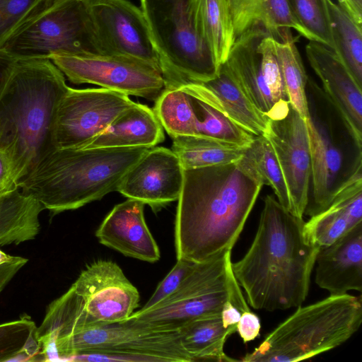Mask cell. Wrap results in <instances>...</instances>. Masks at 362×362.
<instances>
[{
	"label": "cell",
	"mask_w": 362,
	"mask_h": 362,
	"mask_svg": "<svg viewBox=\"0 0 362 362\" xmlns=\"http://www.w3.org/2000/svg\"><path fill=\"white\" fill-rule=\"evenodd\" d=\"M263 186L237 161L184 170L175 221L177 259L202 262L232 250Z\"/></svg>",
	"instance_id": "obj_1"
},
{
	"label": "cell",
	"mask_w": 362,
	"mask_h": 362,
	"mask_svg": "<svg viewBox=\"0 0 362 362\" xmlns=\"http://www.w3.org/2000/svg\"><path fill=\"white\" fill-rule=\"evenodd\" d=\"M263 203L255 238L243 257L232 262L233 272L252 308H298L308 294L320 248L305 238L303 218L270 194Z\"/></svg>",
	"instance_id": "obj_2"
},
{
	"label": "cell",
	"mask_w": 362,
	"mask_h": 362,
	"mask_svg": "<svg viewBox=\"0 0 362 362\" xmlns=\"http://www.w3.org/2000/svg\"><path fill=\"white\" fill-rule=\"evenodd\" d=\"M69 86L48 57H14L0 82V148L20 180L49 151L57 106Z\"/></svg>",
	"instance_id": "obj_3"
},
{
	"label": "cell",
	"mask_w": 362,
	"mask_h": 362,
	"mask_svg": "<svg viewBox=\"0 0 362 362\" xmlns=\"http://www.w3.org/2000/svg\"><path fill=\"white\" fill-rule=\"evenodd\" d=\"M151 148H53L20 180L19 188L52 216L75 210L117 191Z\"/></svg>",
	"instance_id": "obj_4"
},
{
	"label": "cell",
	"mask_w": 362,
	"mask_h": 362,
	"mask_svg": "<svg viewBox=\"0 0 362 362\" xmlns=\"http://www.w3.org/2000/svg\"><path fill=\"white\" fill-rule=\"evenodd\" d=\"M362 322V298L330 295L301 307L267 335L245 362H292L333 349L351 338Z\"/></svg>",
	"instance_id": "obj_5"
},
{
	"label": "cell",
	"mask_w": 362,
	"mask_h": 362,
	"mask_svg": "<svg viewBox=\"0 0 362 362\" xmlns=\"http://www.w3.org/2000/svg\"><path fill=\"white\" fill-rule=\"evenodd\" d=\"M231 251L198 262L173 294L124 321L148 329L178 330L194 320L220 315L227 302L242 313L250 310L233 272Z\"/></svg>",
	"instance_id": "obj_6"
},
{
	"label": "cell",
	"mask_w": 362,
	"mask_h": 362,
	"mask_svg": "<svg viewBox=\"0 0 362 362\" xmlns=\"http://www.w3.org/2000/svg\"><path fill=\"white\" fill-rule=\"evenodd\" d=\"M165 88L215 78L218 66L197 34L189 0H139Z\"/></svg>",
	"instance_id": "obj_7"
},
{
	"label": "cell",
	"mask_w": 362,
	"mask_h": 362,
	"mask_svg": "<svg viewBox=\"0 0 362 362\" xmlns=\"http://www.w3.org/2000/svg\"><path fill=\"white\" fill-rule=\"evenodd\" d=\"M54 346L58 361L101 354L107 361H192L181 345L179 329H153L126 321L86 327L57 339Z\"/></svg>",
	"instance_id": "obj_8"
},
{
	"label": "cell",
	"mask_w": 362,
	"mask_h": 362,
	"mask_svg": "<svg viewBox=\"0 0 362 362\" xmlns=\"http://www.w3.org/2000/svg\"><path fill=\"white\" fill-rule=\"evenodd\" d=\"M5 52L30 57L55 52L100 53L85 4L78 0H46Z\"/></svg>",
	"instance_id": "obj_9"
},
{
	"label": "cell",
	"mask_w": 362,
	"mask_h": 362,
	"mask_svg": "<svg viewBox=\"0 0 362 362\" xmlns=\"http://www.w3.org/2000/svg\"><path fill=\"white\" fill-rule=\"evenodd\" d=\"M48 58L75 84H93L153 101L165 89L161 72L151 64L135 58L67 52H55Z\"/></svg>",
	"instance_id": "obj_10"
},
{
	"label": "cell",
	"mask_w": 362,
	"mask_h": 362,
	"mask_svg": "<svg viewBox=\"0 0 362 362\" xmlns=\"http://www.w3.org/2000/svg\"><path fill=\"white\" fill-rule=\"evenodd\" d=\"M135 103L129 96L106 88L71 87L57 106L52 129L55 148H83Z\"/></svg>",
	"instance_id": "obj_11"
},
{
	"label": "cell",
	"mask_w": 362,
	"mask_h": 362,
	"mask_svg": "<svg viewBox=\"0 0 362 362\" xmlns=\"http://www.w3.org/2000/svg\"><path fill=\"white\" fill-rule=\"evenodd\" d=\"M309 117L305 119L311 159V184L305 214L314 216L332 202L342 185L362 168V158L346 156L345 144L334 133L331 117H324L306 92Z\"/></svg>",
	"instance_id": "obj_12"
},
{
	"label": "cell",
	"mask_w": 362,
	"mask_h": 362,
	"mask_svg": "<svg viewBox=\"0 0 362 362\" xmlns=\"http://www.w3.org/2000/svg\"><path fill=\"white\" fill-rule=\"evenodd\" d=\"M83 1L100 54L135 58L161 72L159 57L140 6L130 0Z\"/></svg>",
	"instance_id": "obj_13"
},
{
	"label": "cell",
	"mask_w": 362,
	"mask_h": 362,
	"mask_svg": "<svg viewBox=\"0 0 362 362\" xmlns=\"http://www.w3.org/2000/svg\"><path fill=\"white\" fill-rule=\"evenodd\" d=\"M263 136L270 143L288 191L290 213L303 218L309 202L311 159L305 119L290 105L282 117L269 118Z\"/></svg>",
	"instance_id": "obj_14"
},
{
	"label": "cell",
	"mask_w": 362,
	"mask_h": 362,
	"mask_svg": "<svg viewBox=\"0 0 362 362\" xmlns=\"http://www.w3.org/2000/svg\"><path fill=\"white\" fill-rule=\"evenodd\" d=\"M71 286L95 325L124 321L139 306L137 288L112 261L98 260L88 265Z\"/></svg>",
	"instance_id": "obj_15"
},
{
	"label": "cell",
	"mask_w": 362,
	"mask_h": 362,
	"mask_svg": "<svg viewBox=\"0 0 362 362\" xmlns=\"http://www.w3.org/2000/svg\"><path fill=\"white\" fill-rule=\"evenodd\" d=\"M183 182L184 169L175 153L165 147L153 146L129 170L117 191L157 212L177 201Z\"/></svg>",
	"instance_id": "obj_16"
},
{
	"label": "cell",
	"mask_w": 362,
	"mask_h": 362,
	"mask_svg": "<svg viewBox=\"0 0 362 362\" xmlns=\"http://www.w3.org/2000/svg\"><path fill=\"white\" fill-rule=\"evenodd\" d=\"M310 66L322 84L355 141L362 145V86L356 81L337 53L315 41L305 47Z\"/></svg>",
	"instance_id": "obj_17"
},
{
	"label": "cell",
	"mask_w": 362,
	"mask_h": 362,
	"mask_svg": "<svg viewBox=\"0 0 362 362\" xmlns=\"http://www.w3.org/2000/svg\"><path fill=\"white\" fill-rule=\"evenodd\" d=\"M267 33L259 25L242 33L236 37L223 64L250 102L269 118L276 119L288 111L290 103L274 100L262 68L258 44Z\"/></svg>",
	"instance_id": "obj_18"
},
{
	"label": "cell",
	"mask_w": 362,
	"mask_h": 362,
	"mask_svg": "<svg viewBox=\"0 0 362 362\" xmlns=\"http://www.w3.org/2000/svg\"><path fill=\"white\" fill-rule=\"evenodd\" d=\"M144 204L127 199L115 205L95 232L99 242L124 256L154 263L159 260V247L150 232L144 214Z\"/></svg>",
	"instance_id": "obj_19"
},
{
	"label": "cell",
	"mask_w": 362,
	"mask_h": 362,
	"mask_svg": "<svg viewBox=\"0 0 362 362\" xmlns=\"http://www.w3.org/2000/svg\"><path fill=\"white\" fill-rule=\"evenodd\" d=\"M315 264V283L330 295L361 292L362 223L333 243L320 247Z\"/></svg>",
	"instance_id": "obj_20"
},
{
	"label": "cell",
	"mask_w": 362,
	"mask_h": 362,
	"mask_svg": "<svg viewBox=\"0 0 362 362\" xmlns=\"http://www.w3.org/2000/svg\"><path fill=\"white\" fill-rule=\"evenodd\" d=\"M362 223V168L342 185L330 204L305 222L304 235L319 248L327 246Z\"/></svg>",
	"instance_id": "obj_21"
},
{
	"label": "cell",
	"mask_w": 362,
	"mask_h": 362,
	"mask_svg": "<svg viewBox=\"0 0 362 362\" xmlns=\"http://www.w3.org/2000/svg\"><path fill=\"white\" fill-rule=\"evenodd\" d=\"M187 84L201 99L247 132L254 136L264 134L269 117L250 102L224 64L215 78Z\"/></svg>",
	"instance_id": "obj_22"
},
{
	"label": "cell",
	"mask_w": 362,
	"mask_h": 362,
	"mask_svg": "<svg viewBox=\"0 0 362 362\" xmlns=\"http://www.w3.org/2000/svg\"><path fill=\"white\" fill-rule=\"evenodd\" d=\"M163 130L153 109L135 103L83 148L153 147L163 141Z\"/></svg>",
	"instance_id": "obj_23"
},
{
	"label": "cell",
	"mask_w": 362,
	"mask_h": 362,
	"mask_svg": "<svg viewBox=\"0 0 362 362\" xmlns=\"http://www.w3.org/2000/svg\"><path fill=\"white\" fill-rule=\"evenodd\" d=\"M235 39L250 28L263 27L273 38L284 40L294 29L313 41L293 14L288 0H227Z\"/></svg>",
	"instance_id": "obj_24"
},
{
	"label": "cell",
	"mask_w": 362,
	"mask_h": 362,
	"mask_svg": "<svg viewBox=\"0 0 362 362\" xmlns=\"http://www.w3.org/2000/svg\"><path fill=\"white\" fill-rule=\"evenodd\" d=\"M194 28L210 50L218 68L235 40L227 0H189Z\"/></svg>",
	"instance_id": "obj_25"
},
{
	"label": "cell",
	"mask_w": 362,
	"mask_h": 362,
	"mask_svg": "<svg viewBox=\"0 0 362 362\" xmlns=\"http://www.w3.org/2000/svg\"><path fill=\"white\" fill-rule=\"evenodd\" d=\"M180 339L192 361H235L224 352L228 338L237 327L224 325L220 315L200 317L180 327Z\"/></svg>",
	"instance_id": "obj_26"
},
{
	"label": "cell",
	"mask_w": 362,
	"mask_h": 362,
	"mask_svg": "<svg viewBox=\"0 0 362 362\" xmlns=\"http://www.w3.org/2000/svg\"><path fill=\"white\" fill-rule=\"evenodd\" d=\"M44 209L35 198L20 188L0 197V246L35 239Z\"/></svg>",
	"instance_id": "obj_27"
},
{
	"label": "cell",
	"mask_w": 362,
	"mask_h": 362,
	"mask_svg": "<svg viewBox=\"0 0 362 362\" xmlns=\"http://www.w3.org/2000/svg\"><path fill=\"white\" fill-rule=\"evenodd\" d=\"M172 139L171 150L184 170L235 163L247 147L233 146L203 135H181Z\"/></svg>",
	"instance_id": "obj_28"
},
{
	"label": "cell",
	"mask_w": 362,
	"mask_h": 362,
	"mask_svg": "<svg viewBox=\"0 0 362 362\" xmlns=\"http://www.w3.org/2000/svg\"><path fill=\"white\" fill-rule=\"evenodd\" d=\"M259 182L270 187L278 202L290 212L288 191L274 150L263 136H255L237 161Z\"/></svg>",
	"instance_id": "obj_29"
},
{
	"label": "cell",
	"mask_w": 362,
	"mask_h": 362,
	"mask_svg": "<svg viewBox=\"0 0 362 362\" xmlns=\"http://www.w3.org/2000/svg\"><path fill=\"white\" fill-rule=\"evenodd\" d=\"M298 36L290 35L284 40L272 37L273 52L279 64L290 105L302 118L309 117L306 86L308 76L296 46Z\"/></svg>",
	"instance_id": "obj_30"
},
{
	"label": "cell",
	"mask_w": 362,
	"mask_h": 362,
	"mask_svg": "<svg viewBox=\"0 0 362 362\" xmlns=\"http://www.w3.org/2000/svg\"><path fill=\"white\" fill-rule=\"evenodd\" d=\"M334 52L362 86V26L356 23L336 3L327 0Z\"/></svg>",
	"instance_id": "obj_31"
},
{
	"label": "cell",
	"mask_w": 362,
	"mask_h": 362,
	"mask_svg": "<svg viewBox=\"0 0 362 362\" xmlns=\"http://www.w3.org/2000/svg\"><path fill=\"white\" fill-rule=\"evenodd\" d=\"M153 110L171 138L197 135L192 100L182 86L165 88L155 101Z\"/></svg>",
	"instance_id": "obj_32"
},
{
	"label": "cell",
	"mask_w": 362,
	"mask_h": 362,
	"mask_svg": "<svg viewBox=\"0 0 362 362\" xmlns=\"http://www.w3.org/2000/svg\"><path fill=\"white\" fill-rule=\"evenodd\" d=\"M192 100L197 122V135L214 138L227 144L247 147L254 136L235 124L220 112L201 99L187 84L181 86Z\"/></svg>",
	"instance_id": "obj_33"
},
{
	"label": "cell",
	"mask_w": 362,
	"mask_h": 362,
	"mask_svg": "<svg viewBox=\"0 0 362 362\" xmlns=\"http://www.w3.org/2000/svg\"><path fill=\"white\" fill-rule=\"evenodd\" d=\"M37 327L28 316L0 325V361H35L40 346Z\"/></svg>",
	"instance_id": "obj_34"
},
{
	"label": "cell",
	"mask_w": 362,
	"mask_h": 362,
	"mask_svg": "<svg viewBox=\"0 0 362 362\" xmlns=\"http://www.w3.org/2000/svg\"><path fill=\"white\" fill-rule=\"evenodd\" d=\"M293 14L313 41L334 51L327 0H288Z\"/></svg>",
	"instance_id": "obj_35"
},
{
	"label": "cell",
	"mask_w": 362,
	"mask_h": 362,
	"mask_svg": "<svg viewBox=\"0 0 362 362\" xmlns=\"http://www.w3.org/2000/svg\"><path fill=\"white\" fill-rule=\"evenodd\" d=\"M46 0H0V52L33 18Z\"/></svg>",
	"instance_id": "obj_36"
},
{
	"label": "cell",
	"mask_w": 362,
	"mask_h": 362,
	"mask_svg": "<svg viewBox=\"0 0 362 362\" xmlns=\"http://www.w3.org/2000/svg\"><path fill=\"white\" fill-rule=\"evenodd\" d=\"M261 54L262 68L274 100L277 103L289 102L281 71L273 52L272 36L266 34L258 44Z\"/></svg>",
	"instance_id": "obj_37"
},
{
	"label": "cell",
	"mask_w": 362,
	"mask_h": 362,
	"mask_svg": "<svg viewBox=\"0 0 362 362\" xmlns=\"http://www.w3.org/2000/svg\"><path fill=\"white\" fill-rule=\"evenodd\" d=\"M197 263L186 259H177L173 268L160 282L151 297L138 312H144L153 308L176 291L184 280L194 269Z\"/></svg>",
	"instance_id": "obj_38"
},
{
	"label": "cell",
	"mask_w": 362,
	"mask_h": 362,
	"mask_svg": "<svg viewBox=\"0 0 362 362\" xmlns=\"http://www.w3.org/2000/svg\"><path fill=\"white\" fill-rule=\"evenodd\" d=\"M20 179L11 154L0 148V197L19 189Z\"/></svg>",
	"instance_id": "obj_39"
},
{
	"label": "cell",
	"mask_w": 362,
	"mask_h": 362,
	"mask_svg": "<svg viewBox=\"0 0 362 362\" xmlns=\"http://www.w3.org/2000/svg\"><path fill=\"white\" fill-rule=\"evenodd\" d=\"M261 323L259 317L254 313L245 311L237 325V332L245 344L259 336Z\"/></svg>",
	"instance_id": "obj_40"
},
{
	"label": "cell",
	"mask_w": 362,
	"mask_h": 362,
	"mask_svg": "<svg viewBox=\"0 0 362 362\" xmlns=\"http://www.w3.org/2000/svg\"><path fill=\"white\" fill-rule=\"evenodd\" d=\"M28 261V259L21 257L17 261L0 265V293Z\"/></svg>",
	"instance_id": "obj_41"
},
{
	"label": "cell",
	"mask_w": 362,
	"mask_h": 362,
	"mask_svg": "<svg viewBox=\"0 0 362 362\" xmlns=\"http://www.w3.org/2000/svg\"><path fill=\"white\" fill-rule=\"evenodd\" d=\"M337 4L358 25L362 26V0H337Z\"/></svg>",
	"instance_id": "obj_42"
},
{
	"label": "cell",
	"mask_w": 362,
	"mask_h": 362,
	"mask_svg": "<svg viewBox=\"0 0 362 362\" xmlns=\"http://www.w3.org/2000/svg\"><path fill=\"white\" fill-rule=\"evenodd\" d=\"M242 313L231 302H227L221 311L223 322L226 327H237Z\"/></svg>",
	"instance_id": "obj_43"
},
{
	"label": "cell",
	"mask_w": 362,
	"mask_h": 362,
	"mask_svg": "<svg viewBox=\"0 0 362 362\" xmlns=\"http://www.w3.org/2000/svg\"><path fill=\"white\" fill-rule=\"evenodd\" d=\"M13 57V56L6 52H0V82L2 79L5 70Z\"/></svg>",
	"instance_id": "obj_44"
},
{
	"label": "cell",
	"mask_w": 362,
	"mask_h": 362,
	"mask_svg": "<svg viewBox=\"0 0 362 362\" xmlns=\"http://www.w3.org/2000/svg\"><path fill=\"white\" fill-rule=\"evenodd\" d=\"M21 257H22L8 255L3 252L1 250H0V265L17 261L20 259Z\"/></svg>",
	"instance_id": "obj_45"
},
{
	"label": "cell",
	"mask_w": 362,
	"mask_h": 362,
	"mask_svg": "<svg viewBox=\"0 0 362 362\" xmlns=\"http://www.w3.org/2000/svg\"><path fill=\"white\" fill-rule=\"evenodd\" d=\"M78 1H84V0H78Z\"/></svg>",
	"instance_id": "obj_46"
}]
</instances>
